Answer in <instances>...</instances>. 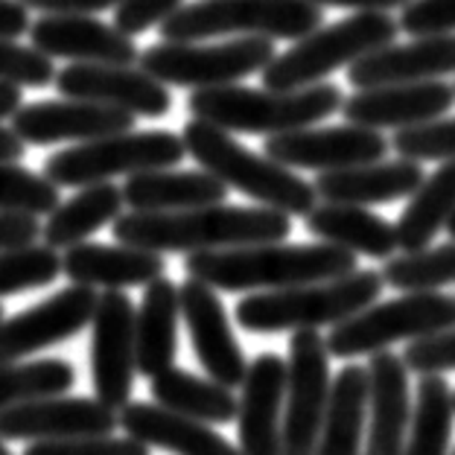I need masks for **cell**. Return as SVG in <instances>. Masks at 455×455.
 <instances>
[{
    "label": "cell",
    "mask_w": 455,
    "mask_h": 455,
    "mask_svg": "<svg viewBox=\"0 0 455 455\" xmlns=\"http://www.w3.org/2000/svg\"><path fill=\"white\" fill-rule=\"evenodd\" d=\"M292 216L272 208H236V204H208V208L140 213L129 211L114 220L111 231L117 243L147 248L158 254H196L222 248L281 243L292 234Z\"/></svg>",
    "instance_id": "cell-1"
},
{
    "label": "cell",
    "mask_w": 455,
    "mask_h": 455,
    "mask_svg": "<svg viewBox=\"0 0 455 455\" xmlns=\"http://www.w3.org/2000/svg\"><path fill=\"white\" fill-rule=\"evenodd\" d=\"M359 268L356 254L330 243H260L196 251L184 260L188 277L220 292H272L301 283L333 281Z\"/></svg>",
    "instance_id": "cell-2"
},
{
    "label": "cell",
    "mask_w": 455,
    "mask_h": 455,
    "mask_svg": "<svg viewBox=\"0 0 455 455\" xmlns=\"http://www.w3.org/2000/svg\"><path fill=\"white\" fill-rule=\"evenodd\" d=\"M188 108L196 120L225 132L272 138L333 117L341 108V91L330 82H315L298 91H260L234 82V85L196 91L188 100Z\"/></svg>",
    "instance_id": "cell-3"
},
{
    "label": "cell",
    "mask_w": 455,
    "mask_h": 455,
    "mask_svg": "<svg viewBox=\"0 0 455 455\" xmlns=\"http://www.w3.org/2000/svg\"><path fill=\"white\" fill-rule=\"evenodd\" d=\"M382 275L374 268H356L333 281L301 283L272 292L245 295L234 315L248 333H295V330L333 327L356 315L382 295Z\"/></svg>",
    "instance_id": "cell-4"
},
{
    "label": "cell",
    "mask_w": 455,
    "mask_h": 455,
    "mask_svg": "<svg viewBox=\"0 0 455 455\" xmlns=\"http://www.w3.org/2000/svg\"><path fill=\"white\" fill-rule=\"evenodd\" d=\"M181 140L193 161L213 179H220L228 190H240L248 199L260 202L263 208L281 211L286 216H307L315 208L318 196L313 184L266 155L245 149L240 140L231 138V132L193 117L184 126Z\"/></svg>",
    "instance_id": "cell-5"
},
{
    "label": "cell",
    "mask_w": 455,
    "mask_h": 455,
    "mask_svg": "<svg viewBox=\"0 0 455 455\" xmlns=\"http://www.w3.org/2000/svg\"><path fill=\"white\" fill-rule=\"evenodd\" d=\"M400 27L388 12H356L330 27H318L295 41L286 53L275 56L260 70L263 88L298 91L315 85L339 68H350L371 50L386 47L397 38Z\"/></svg>",
    "instance_id": "cell-6"
},
{
    "label": "cell",
    "mask_w": 455,
    "mask_h": 455,
    "mask_svg": "<svg viewBox=\"0 0 455 455\" xmlns=\"http://www.w3.org/2000/svg\"><path fill=\"white\" fill-rule=\"evenodd\" d=\"M324 24L313 0H199L161 24L164 41H202L216 36H263L298 41Z\"/></svg>",
    "instance_id": "cell-7"
},
{
    "label": "cell",
    "mask_w": 455,
    "mask_h": 455,
    "mask_svg": "<svg viewBox=\"0 0 455 455\" xmlns=\"http://www.w3.org/2000/svg\"><path fill=\"white\" fill-rule=\"evenodd\" d=\"M184 140L179 134L152 132H120L108 138L85 140L79 147L61 149L44 161V179L56 188H85L108 181L114 175H138L149 170H170L184 161Z\"/></svg>",
    "instance_id": "cell-8"
},
{
    "label": "cell",
    "mask_w": 455,
    "mask_h": 455,
    "mask_svg": "<svg viewBox=\"0 0 455 455\" xmlns=\"http://www.w3.org/2000/svg\"><path fill=\"white\" fill-rule=\"evenodd\" d=\"M455 324V295L441 292H406L395 301L371 304L356 315L333 324L324 339L327 354L336 359L371 356L388 350L397 341H415L441 333Z\"/></svg>",
    "instance_id": "cell-9"
},
{
    "label": "cell",
    "mask_w": 455,
    "mask_h": 455,
    "mask_svg": "<svg viewBox=\"0 0 455 455\" xmlns=\"http://www.w3.org/2000/svg\"><path fill=\"white\" fill-rule=\"evenodd\" d=\"M275 44L263 36H240L220 44H196V41H161L140 53V70H147L161 85L175 88H222L260 74L272 61Z\"/></svg>",
    "instance_id": "cell-10"
},
{
    "label": "cell",
    "mask_w": 455,
    "mask_h": 455,
    "mask_svg": "<svg viewBox=\"0 0 455 455\" xmlns=\"http://www.w3.org/2000/svg\"><path fill=\"white\" fill-rule=\"evenodd\" d=\"M330 354L318 330H295L289 339L281 455H315L327 400Z\"/></svg>",
    "instance_id": "cell-11"
},
{
    "label": "cell",
    "mask_w": 455,
    "mask_h": 455,
    "mask_svg": "<svg viewBox=\"0 0 455 455\" xmlns=\"http://www.w3.org/2000/svg\"><path fill=\"white\" fill-rule=\"evenodd\" d=\"M134 304L126 292L108 289L97 298L91 315V379L94 395L120 411L134 386Z\"/></svg>",
    "instance_id": "cell-12"
},
{
    "label": "cell",
    "mask_w": 455,
    "mask_h": 455,
    "mask_svg": "<svg viewBox=\"0 0 455 455\" xmlns=\"http://www.w3.org/2000/svg\"><path fill=\"white\" fill-rule=\"evenodd\" d=\"M266 143V158L289 170H347L362 164H377L388 155L391 143L377 129L368 126H327V129H295L272 134Z\"/></svg>",
    "instance_id": "cell-13"
},
{
    "label": "cell",
    "mask_w": 455,
    "mask_h": 455,
    "mask_svg": "<svg viewBox=\"0 0 455 455\" xmlns=\"http://www.w3.org/2000/svg\"><path fill=\"white\" fill-rule=\"evenodd\" d=\"M97 289L70 283L41 304L0 322V362H20L44 347L74 339L91 324Z\"/></svg>",
    "instance_id": "cell-14"
},
{
    "label": "cell",
    "mask_w": 455,
    "mask_h": 455,
    "mask_svg": "<svg viewBox=\"0 0 455 455\" xmlns=\"http://www.w3.org/2000/svg\"><path fill=\"white\" fill-rule=\"evenodd\" d=\"M56 91L68 100L129 111L132 117H167L172 94L167 85L132 65H74L56 70Z\"/></svg>",
    "instance_id": "cell-15"
},
{
    "label": "cell",
    "mask_w": 455,
    "mask_h": 455,
    "mask_svg": "<svg viewBox=\"0 0 455 455\" xmlns=\"http://www.w3.org/2000/svg\"><path fill=\"white\" fill-rule=\"evenodd\" d=\"M114 432H117V411L97 397L50 395L0 411L4 441H61L114 435Z\"/></svg>",
    "instance_id": "cell-16"
},
{
    "label": "cell",
    "mask_w": 455,
    "mask_h": 455,
    "mask_svg": "<svg viewBox=\"0 0 455 455\" xmlns=\"http://www.w3.org/2000/svg\"><path fill=\"white\" fill-rule=\"evenodd\" d=\"M179 309L184 324H188L193 354L204 368V374L225 388H240L248 362L216 289L196 281V277H188L179 286Z\"/></svg>",
    "instance_id": "cell-17"
},
{
    "label": "cell",
    "mask_w": 455,
    "mask_h": 455,
    "mask_svg": "<svg viewBox=\"0 0 455 455\" xmlns=\"http://www.w3.org/2000/svg\"><path fill=\"white\" fill-rule=\"evenodd\" d=\"M455 106V88L441 79L400 82V85L362 88L341 100V114L354 126L368 129H409L447 117Z\"/></svg>",
    "instance_id": "cell-18"
},
{
    "label": "cell",
    "mask_w": 455,
    "mask_h": 455,
    "mask_svg": "<svg viewBox=\"0 0 455 455\" xmlns=\"http://www.w3.org/2000/svg\"><path fill=\"white\" fill-rule=\"evenodd\" d=\"M134 120L129 111L97 106L85 100H47L33 102V106H20L12 114V132L24 143L33 147H50V143L65 140H97L108 134L132 132Z\"/></svg>",
    "instance_id": "cell-19"
},
{
    "label": "cell",
    "mask_w": 455,
    "mask_h": 455,
    "mask_svg": "<svg viewBox=\"0 0 455 455\" xmlns=\"http://www.w3.org/2000/svg\"><path fill=\"white\" fill-rule=\"evenodd\" d=\"M29 41L38 53L79 65H134L140 59L132 36L91 15H44L29 24Z\"/></svg>",
    "instance_id": "cell-20"
},
{
    "label": "cell",
    "mask_w": 455,
    "mask_h": 455,
    "mask_svg": "<svg viewBox=\"0 0 455 455\" xmlns=\"http://www.w3.org/2000/svg\"><path fill=\"white\" fill-rule=\"evenodd\" d=\"M236 400L240 455H281L286 362L277 354H260L243 377Z\"/></svg>",
    "instance_id": "cell-21"
},
{
    "label": "cell",
    "mask_w": 455,
    "mask_h": 455,
    "mask_svg": "<svg viewBox=\"0 0 455 455\" xmlns=\"http://www.w3.org/2000/svg\"><path fill=\"white\" fill-rule=\"evenodd\" d=\"M365 377L368 429L362 455H400L411 420L409 368L391 350H377V354H371V362L365 365Z\"/></svg>",
    "instance_id": "cell-22"
},
{
    "label": "cell",
    "mask_w": 455,
    "mask_h": 455,
    "mask_svg": "<svg viewBox=\"0 0 455 455\" xmlns=\"http://www.w3.org/2000/svg\"><path fill=\"white\" fill-rule=\"evenodd\" d=\"M455 74V33L418 36L406 44H386L356 59L347 70V82L356 91L400 85V82H427Z\"/></svg>",
    "instance_id": "cell-23"
},
{
    "label": "cell",
    "mask_w": 455,
    "mask_h": 455,
    "mask_svg": "<svg viewBox=\"0 0 455 455\" xmlns=\"http://www.w3.org/2000/svg\"><path fill=\"white\" fill-rule=\"evenodd\" d=\"M167 272V260L158 251L134 245H102V243H79L65 248L61 257V275H68L70 283L91 289H120L147 286L158 281Z\"/></svg>",
    "instance_id": "cell-24"
},
{
    "label": "cell",
    "mask_w": 455,
    "mask_h": 455,
    "mask_svg": "<svg viewBox=\"0 0 455 455\" xmlns=\"http://www.w3.org/2000/svg\"><path fill=\"white\" fill-rule=\"evenodd\" d=\"M117 427L129 438L175 455H240L236 443L220 435L211 423L170 411L158 403H126L117 411Z\"/></svg>",
    "instance_id": "cell-25"
},
{
    "label": "cell",
    "mask_w": 455,
    "mask_h": 455,
    "mask_svg": "<svg viewBox=\"0 0 455 455\" xmlns=\"http://www.w3.org/2000/svg\"><path fill=\"white\" fill-rule=\"evenodd\" d=\"M420 181H423V170L418 161L382 158L377 164H362V167L318 172L313 188L318 199L324 202L368 208V204H388L406 199V196L418 190Z\"/></svg>",
    "instance_id": "cell-26"
},
{
    "label": "cell",
    "mask_w": 455,
    "mask_h": 455,
    "mask_svg": "<svg viewBox=\"0 0 455 455\" xmlns=\"http://www.w3.org/2000/svg\"><path fill=\"white\" fill-rule=\"evenodd\" d=\"M179 286L170 277L147 283L134 309V368L147 379L172 368L179 354Z\"/></svg>",
    "instance_id": "cell-27"
},
{
    "label": "cell",
    "mask_w": 455,
    "mask_h": 455,
    "mask_svg": "<svg viewBox=\"0 0 455 455\" xmlns=\"http://www.w3.org/2000/svg\"><path fill=\"white\" fill-rule=\"evenodd\" d=\"M123 202L140 213H167L222 204L228 188L204 170H149L129 175L123 184Z\"/></svg>",
    "instance_id": "cell-28"
},
{
    "label": "cell",
    "mask_w": 455,
    "mask_h": 455,
    "mask_svg": "<svg viewBox=\"0 0 455 455\" xmlns=\"http://www.w3.org/2000/svg\"><path fill=\"white\" fill-rule=\"evenodd\" d=\"M304 222L307 231L318 236L322 243L339 245L350 254L388 260L397 251L395 225L377 213L359 208V204H333V202L315 204L304 216Z\"/></svg>",
    "instance_id": "cell-29"
},
{
    "label": "cell",
    "mask_w": 455,
    "mask_h": 455,
    "mask_svg": "<svg viewBox=\"0 0 455 455\" xmlns=\"http://www.w3.org/2000/svg\"><path fill=\"white\" fill-rule=\"evenodd\" d=\"M368 377L365 365H345L330 382V400L315 455H362L365 450Z\"/></svg>",
    "instance_id": "cell-30"
},
{
    "label": "cell",
    "mask_w": 455,
    "mask_h": 455,
    "mask_svg": "<svg viewBox=\"0 0 455 455\" xmlns=\"http://www.w3.org/2000/svg\"><path fill=\"white\" fill-rule=\"evenodd\" d=\"M123 190L108 181L85 184L74 199L59 202L47 213V222L41 225V240L47 248H70L85 243L91 234L100 231L102 225L114 222L123 211Z\"/></svg>",
    "instance_id": "cell-31"
},
{
    "label": "cell",
    "mask_w": 455,
    "mask_h": 455,
    "mask_svg": "<svg viewBox=\"0 0 455 455\" xmlns=\"http://www.w3.org/2000/svg\"><path fill=\"white\" fill-rule=\"evenodd\" d=\"M455 213V161H443L441 167L418 184V190L409 196L406 211L400 213L395 225L397 248L403 251H418L429 248V243L447 228L450 216Z\"/></svg>",
    "instance_id": "cell-32"
},
{
    "label": "cell",
    "mask_w": 455,
    "mask_h": 455,
    "mask_svg": "<svg viewBox=\"0 0 455 455\" xmlns=\"http://www.w3.org/2000/svg\"><path fill=\"white\" fill-rule=\"evenodd\" d=\"M152 400L158 406L188 415L202 423H231L236 420V397L231 388L220 386L211 377H196L184 368H167L152 377Z\"/></svg>",
    "instance_id": "cell-33"
},
{
    "label": "cell",
    "mask_w": 455,
    "mask_h": 455,
    "mask_svg": "<svg viewBox=\"0 0 455 455\" xmlns=\"http://www.w3.org/2000/svg\"><path fill=\"white\" fill-rule=\"evenodd\" d=\"M452 388L441 374H423L418 382L406 443L400 455H447L452 438Z\"/></svg>",
    "instance_id": "cell-34"
},
{
    "label": "cell",
    "mask_w": 455,
    "mask_h": 455,
    "mask_svg": "<svg viewBox=\"0 0 455 455\" xmlns=\"http://www.w3.org/2000/svg\"><path fill=\"white\" fill-rule=\"evenodd\" d=\"M76 382V371L65 359L0 362V411L18 403L68 395Z\"/></svg>",
    "instance_id": "cell-35"
},
{
    "label": "cell",
    "mask_w": 455,
    "mask_h": 455,
    "mask_svg": "<svg viewBox=\"0 0 455 455\" xmlns=\"http://www.w3.org/2000/svg\"><path fill=\"white\" fill-rule=\"evenodd\" d=\"M379 275L382 283L395 286L400 292H438V289L455 283V243L388 257Z\"/></svg>",
    "instance_id": "cell-36"
},
{
    "label": "cell",
    "mask_w": 455,
    "mask_h": 455,
    "mask_svg": "<svg viewBox=\"0 0 455 455\" xmlns=\"http://www.w3.org/2000/svg\"><path fill=\"white\" fill-rule=\"evenodd\" d=\"M61 275V257L47 245H20L0 251V298L44 289Z\"/></svg>",
    "instance_id": "cell-37"
},
{
    "label": "cell",
    "mask_w": 455,
    "mask_h": 455,
    "mask_svg": "<svg viewBox=\"0 0 455 455\" xmlns=\"http://www.w3.org/2000/svg\"><path fill=\"white\" fill-rule=\"evenodd\" d=\"M59 204V188L18 164H0V211L6 213H50Z\"/></svg>",
    "instance_id": "cell-38"
},
{
    "label": "cell",
    "mask_w": 455,
    "mask_h": 455,
    "mask_svg": "<svg viewBox=\"0 0 455 455\" xmlns=\"http://www.w3.org/2000/svg\"><path fill=\"white\" fill-rule=\"evenodd\" d=\"M400 158L409 161H455V117H438L420 126L397 129L388 140Z\"/></svg>",
    "instance_id": "cell-39"
},
{
    "label": "cell",
    "mask_w": 455,
    "mask_h": 455,
    "mask_svg": "<svg viewBox=\"0 0 455 455\" xmlns=\"http://www.w3.org/2000/svg\"><path fill=\"white\" fill-rule=\"evenodd\" d=\"M56 79L53 59L38 50L20 47L12 38H0V82L18 88H47Z\"/></svg>",
    "instance_id": "cell-40"
},
{
    "label": "cell",
    "mask_w": 455,
    "mask_h": 455,
    "mask_svg": "<svg viewBox=\"0 0 455 455\" xmlns=\"http://www.w3.org/2000/svg\"><path fill=\"white\" fill-rule=\"evenodd\" d=\"M24 455H149V447L129 435H88L61 441H29Z\"/></svg>",
    "instance_id": "cell-41"
},
{
    "label": "cell",
    "mask_w": 455,
    "mask_h": 455,
    "mask_svg": "<svg viewBox=\"0 0 455 455\" xmlns=\"http://www.w3.org/2000/svg\"><path fill=\"white\" fill-rule=\"evenodd\" d=\"M403 365L415 374H443V371H455V324L441 330V333L423 336L409 341L406 354L400 356Z\"/></svg>",
    "instance_id": "cell-42"
},
{
    "label": "cell",
    "mask_w": 455,
    "mask_h": 455,
    "mask_svg": "<svg viewBox=\"0 0 455 455\" xmlns=\"http://www.w3.org/2000/svg\"><path fill=\"white\" fill-rule=\"evenodd\" d=\"M406 36H438L455 33V0H409L397 18Z\"/></svg>",
    "instance_id": "cell-43"
},
{
    "label": "cell",
    "mask_w": 455,
    "mask_h": 455,
    "mask_svg": "<svg viewBox=\"0 0 455 455\" xmlns=\"http://www.w3.org/2000/svg\"><path fill=\"white\" fill-rule=\"evenodd\" d=\"M184 0H120L114 6V27L126 36H140L152 27H161Z\"/></svg>",
    "instance_id": "cell-44"
},
{
    "label": "cell",
    "mask_w": 455,
    "mask_h": 455,
    "mask_svg": "<svg viewBox=\"0 0 455 455\" xmlns=\"http://www.w3.org/2000/svg\"><path fill=\"white\" fill-rule=\"evenodd\" d=\"M38 236H41L38 216L0 211V251H4V248L29 245V243H36Z\"/></svg>",
    "instance_id": "cell-45"
},
{
    "label": "cell",
    "mask_w": 455,
    "mask_h": 455,
    "mask_svg": "<svg viewBox=\"0 0 455 455\" xmlns=\"http://www.w3.org/2000/svg\"><path fill=\"white\" fill-rule=\"evenodd\" d=\"M20 4L44 15H94L117 6L120 0H20Z\"/></svg>",
    "instance_id": "cell-46"
},
{
    "label": "cell",
    "mask_w": 455,
    "mask_h": 455,
    "mask_svg": "<svg viewBox=\"0 0 455 455\" xmlns=\"http://www.w3.org/2000/svg\"><path fill=\"white\" fill-rule=\"evenodd\" d=\"M29 33V9L20 0H0V38H20Z\"/></svg>",
    "instance_id": "cell-47"
},
{
    "label": "cell",
    "mask_w": 455,
    "mask_h": 455,
    "mask_svg": "<svg viewBox=\"0 0 455 455\" xmlns=\"http://www.w3.org/2000/svg\"><path fill=\"white\" fill-rule=\"evenodd\" d=\"M315 6H341L356 9V12H388V9L406 6L409 0H313Z\"/></svg>",
    "instance_id": "cell-48"
},
{
    "label": "cell",
    "mask_w": 455,
    "mask_h": 455,
    "mask_svg": "<svg viewBox=\"0 0 455 455\" xmlns=\"http://www.w3.org/2000/svg\"><path fill=\"white\" fill-rule=\"evenodd\" d=\"M27 143L18 138L12 129L0 126V164H18L24 158Z\"/></svg>",
    "instance_id": "cell-49"
},
{
    "label": "cell",
    "mask_w": 455,
    "mask_h": 455,
    "mask_svg": "<svg viewBox=\"0 0 455 455\" xmlns=\"http://www.w3.org/2000/svg\"><path fill=\"white\" fill-rule=\"evenodd\" d=\"M20 108V88L9 85V82H0V120L12 117Z\"/></svg>",
    "instance_id": "cell-50"
},
{
    "label": "cell",
    "mask_w": 455,
    "mask_h": 455,
    "mask_svg": "<svg viewBox=\"0 0 455 455\" xmlns=\"http://www.w3.org/2000/svg\"><path fill=\"white\" fill-rule=\"evenodd\" d=\"M447 231H450V236H452V243H455V213L450 216V222H447Z\"/></svg>",
    "instance_id": "cell-51"
},
{
    "label": "cell",
    "mask_w": 455,
    "mask_h": 455,
    "mask_svg": "<svg viewBox=\"0 0 455 455\" xmlns=\"http://www.w3.org/2000/svg\"><path fill=\"white\" fill-rule=\"evenodd\" d=\"M0 455H12V452H9V450H6V443H4V438H0Z\"/></svg>",
    "instance_id": "cell-52"
},
{
    "label": "cell",
    "mask_w": 455,
    "mask_h": 455,
    "mask_svg": "<svg viewBox=\"0 0 455 455\" xmlns=\"http://www.w3.org/2000/svg\"><path fill=\"white\" fill-rule=\"evenodd\" d=\"M0 322H4V307H0Z\"/></svg>",
    "instance_id": "cell-53"
},
{
    "label": "cell",
    "mask_w": 455,
    "mask_h": 455,
    "mask_svg": "<svg viewBox=\"0 0 455 455\" xmlns=\"http://www.w3.org/2000/svg\"><path fill=\"white\" fill-rule=\"evenodd\" d=\"M452 409H455V391H452Z\"/></svg>",
    "instance_id": "cell-54"
},
{
    "label": "cell",
    "mask_w": 455,
    "mask_h": 455,
    "mask_svg": "<svg viewBox=\"0 0 455 455\" xmlns=\"http://www.w3.org/2000/svg\"><path fill=\"white\" fill-rule=\"evenodd\" d=\"M452 455H455V450H452Z\"/></svg>",
    "instance_id": "cell-55"
}]
</instances>
